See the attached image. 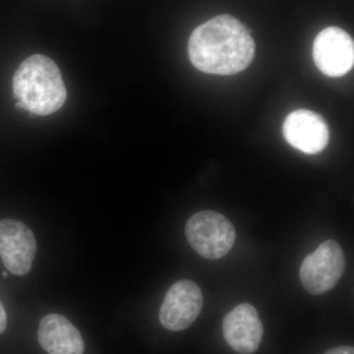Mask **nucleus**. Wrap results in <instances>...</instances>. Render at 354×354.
<instances>
[{
	"label": "nucleus",
	"mask_w": 354,
	"mask_h": 354,
	"mask_svg": "<svg viewBox=\"0 0 354 354\" xmlns=\"http://www.w3.org/2000/svg\"><path fill=\"white\" fill-rule=\"evenodd\" d=\"M192 64L200 71L234 75L246 69L255 55V43L236 18L223 14L193 31L188 43Z\"/></svg>",
	"instance_id": "nucleus-1"
},
{
	"label": "nucleus",
	"mask_w": 354,
	"mask_h": 354,
	"mask_svg": "<svg viewBox=\"0 0 354 354\" xmlns=\"http://www.w3.org/2000/svg\"><path fill=\"white\" fill-rule=\"evenodd\" d=\"M13 92L17 108L37 115H50L64 106L67 92L62 73L50 58L41 55L28 57L16 70Z\"/></svg>",
	"instance_id": "nucleus-2"
},
{
	"label": "nucleus",
	"mask_w": 354,
	"mask_h": 354,
	"mask_svg": "<svg viewBox=\"0 0 354 354\" xmlns=\"http://www.w3.org/2000/svg\"><path fill=\"white\" fill-rule=\"evenodd\" d=\"M188 243L205 259L218 260L230 252L235 241L234 225L213 211L194 214L185 225Z\"/></svg>",
	"instance_id": "nucleus-3"
},
{
	"label": "nucleus",
	"mask_w": 354,
	"mask_h": 354,
	"mask_svg": "<svg viewBox=\"0 0 354 354\" xmlns=\"http://www.w3.org/2000/svg\"><path fill=\"white\" fill-rule=\"evenodd\" d=\"M346 264L344 254L337 242H323L315 252L310 254L302 262L300 281L310 295H323L341 281Z\"/></svg>",
	"instance_id": "nucleus-4"
},
{
	"label": "nucleus",
	"mask_w": 354,
	"mask_h": 354,
	"mask_svg": "<svg viewBox=\"0 0 354 354\" xmlns=\"http://www.w3.org/2000/svg\"><path fill=\"white\" fill-rule=\"evenodd\" d=\"M203 295L189 279L176 281L165 295L160 309V322L165 329L180 332L189 328L201 313Z\"/></svg>",
	"instance_id": "nucleus-5"
},
{
	"label": "nucleus",
	"mask_w": 354,
	"mask_h": 354,
	"mask_svg": "<svg viewBox=\"0 0 354 354\" xmlns=\"http://www.w3.org/2000/svg\"><path fill=\"white\" fill-rule=\"evenodd\" d=\"M313 59L326 76L337 78L346 75L354 64L353 38L341 28H326L314 41Z\"/></svg>",
	"instance_id": "nucleus-6"
},
{
	"label": "nucleus",
	"mask_w": 354,
	"mask_h": 354,
	"mask_svg": "<svg viewBox=\"0 0 354 354\" xmlns=\"http://www.w3.org/2000/svg\"><path fill=\"white\" fill-rule=\"evenodd\" d=\"M36 252V239L25 223L0 221V257L11 274L25 276L31 271Z\"/></svg>",
	"instance_id": "nucleus-7"
},
{
	"label": "nucleus",
	"mask_w": 354,
	"mask_h": 354,
	"mask_svg": "<svg viewBox=\"0 0 354 354\" xmlns=\"http://www.w3.org/2000/svg\"><path fill=\"white\" fill-rule=\"evenodd\" d=\"M283 133L290 146L309 155L322 152L329 143V127L314 111L298 109L286 116Z\"/></svg>",
	"instance_id": "nucleus-8"
},
{
	"label": "nucleus",
	"mask_w": 354,
	"mask_h": 354,
	"mask_svg": "<svg viewBox=\"0 0 354 354\" xmlns=\"http://www.w3.org/2000/svg\"><path fill=\"white\" fill-rule=\"evenodd\" d=\"M223 337L234 351L241 354L255 353L263 339L262 322L253 305L235 307L223 318Z\"/></svg>",
	"instance_id": "nucleus-9"
},
{
	"label": "nucleus",
	"mask_w": 354,
	"mask_h": 354,
	"mask_svg": "<svg viewBox=\"0 0 354 354\" xmlns=\"http://www.w3.org/2000/svg\"><path fill=\"white\" fill-rule=\"evenodd\" d=\"M38 339L48 354H83L82 335L68 319L59 314H48L39 323Z\"/></svg>",
	"instance_id": "nucleus-10"
},
{
	"label": "nucleus",
	"mask_w": 354,
	"mask_h": 354,
	"mask_svg": "<svg viewBox=\"0 0 354 354\" xmlns=\"http://www.w3.org/2000/svg\"><path fill=\"white\" fill-rule=\"evenodd\" d=\"M325 354H354L353 346H337V348L330 349Z\"/></svg>",
	"instance_id": "nucleus-11"
},
{
	"label": "nucleus",
	"mask_w": 354,
	"mask_h": 354,
	"mask_svg": "<svg viewBox=\"0 0 354 354\" xmlns=\"http://www.w3.org/2000/svg\"><path fill=\"white\" fill-rule=\"evenodd\" d=\"M7 328V315L3 305L0 301V335L6 332Z\"/></svg>",
	"instance_id": "nucleus-12"
},
{
	"label": "nucleus",
	"mask_w": 354,
	"mask_h": 354,
	"mask_svg": "<svg viewBox=\"0 0 354 354\" xmlns=\"http://www.w3.org/2000/svg\"><path fill=\"white\" fill-rule=\"evenodd\" d=\"M3 278H7V272H3Z\"/></svg>",
	"instance_id": "nucleus-13"
}]
</instances>
